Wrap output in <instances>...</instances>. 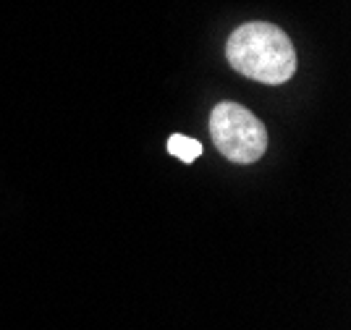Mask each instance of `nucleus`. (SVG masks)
Segmentation results:
<instances>
[{
    "label": "nucleus",
    "mask_w": 351,
    "mask_h": 330,
    "mask_svg": "<svg viewBox=\"0 0 351 330\" xmlns=\"http://www.w3.org/2000/svg\"><path fill=\"white\" fill-rule=\"evenodd\" d=\"M210 134L223 158L231 163H257L267 150V131L257 115L236 105L218 102L210 113Z\"/></svg>",
    "instance_id": "obj_2"
},
{
    "label": "nucleus",
    "mask_w": 351,
    "mask_h": 330,
    "mask_svg": "<svg viewBox=\"0 0 351 330\" xmlns=\"http://www.w3.org/2000/svg\"><path fill=\"white\" fill-rule=\"evenodd\" d=\"M165 147H168V155L184 160V163H191V160H197L202 155V142H197L191 137H184V134H173Z\"/></svg>",
    "instance_id": "obj_3"
},
{
    "label": "nucleus",
    "mask_w": 351,
    "mask_h": 330,
    "mask_svg": "<svg viewBox=\"0 0 351 330\" xmlns=\"http://www.w3.org/2000/svg\"><path fill=\"white\" fill-rule=\"evenodd\" d=\"M226 58L239 73L260 84H283L296 71V50L289 34L267 21L241 24L226 43Z\"/></svg>",
    "instance_id": "obj_1"
}]
</instances>
